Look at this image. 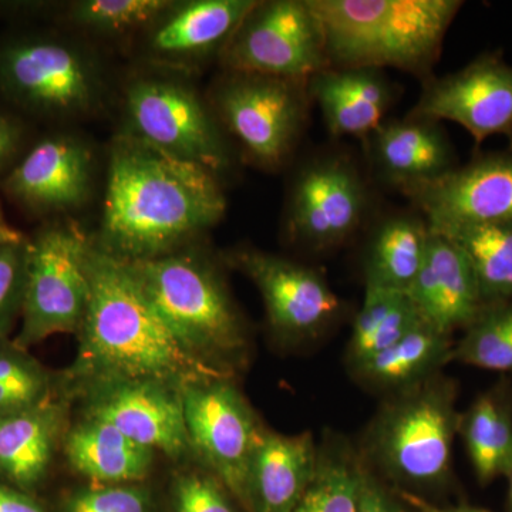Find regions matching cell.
Segmentation results:
<instances>
[{"label":"cell","mask_w":512,"mask_h":512,"mask_svg":"<svg viewBox=\"0 0 512 512\" xmlns=\"http://www.w3.org/2000/svg\"><path fill=\"white\" fill-rule=\"evenodd\" d=\"M436 232L467 256L484 306L512 301V221L458 225Z\"/></svg>","instance_id":"29"},{"label":"cell","mask_w":512,"mask_h":512,"mask_svg":"<svg viewBox=\"0 0 512 512\" xmlns=\"http://www.w3.org/2000/svg\"><path fill=\"white\" fill-rule=\"evenodd\" d=\"M28 239L25 234L10 225L5 212H3L2 205H0V245L15 244V242H22Z\"/></svg>","instance_id":"41"},{"label":"cell","mask_w":512,"mask_h":512,"mask_svg":"<svg viewBox=\"0 0 512 512\" xmlns=\"http://www.w3.org/2000/svg\"><path fill=\"white\" fill-rule=\"evenodd\" d=\"M407 296L424 322L451 336L470 326L484 308L467 256L446 235L431 229L426 258Z\"/></svg>","instance_id":"20"},{"label":"cell","mask_w":512,"mask_h":512,"mask_svg":"<svg viewBox=\"0 0 512 512\" xmlns=\"http://www.w3.org/2000/svg\"><path fill=\"white\" fill-rule=\"evenodd\" d=\"M409 114L456 123L476 147L495 136L512 141V66L500 52H487L457 72L433 76Z\"/></svg>","instance_id":"16"},{"label":"cell","mask_w":512,"mask_h":512,"mask_svg":"<svg viewBox=\"0 0 512 512\" xmlns=\"http://www.w3.org/2000/svg\"><path fill=\"white\" fill-rule=\"evenodd\" d=\"M451 335L420 322L399 342L352 367L359 382L390 394L403 392L439 375L453 356Z\"/></svg>","instance_id":"25"},{"label":"cell","mask_w":512,"mask_h":512,"mask_svg":"<svg viewBox=\"0 0 512 512\" xmlns=\"http://www.w3.org/2000/svg\"><path fill=\"white\" fill-rule=\"evenodd\" d=\"M365 141L376 174L403 195L440 180L458 165L439 121L412 114L384 120Z\"/></svg>","instance_id":"19"},{"label":"cell","mask_w":512,"mask_h":512,"mask_svg":"<svg viewBox=\"0 0 512 512\" xmlns=\"http://www.w3.org/2000/svg\"><path fill=\"white\" fill-rule=\"evenodd\" d=\"M218 64L221 70L301 80L330 67L322 25L309 0H255Z\"/></svg>","instance_id":"10"},{"label":"cell","mask_w":512,"mask_h":512,"mask_svg":"<svg viewBox=\"0 0 512 512\" xmlns=\"http://www.w3.org/2000/svg\"><path fill=\"white\" fill-rule=\"evenodd\" d=\"M357 512H402L387 497L382 487L366 473L363 483L362 497H360L359 511Z\"/></svg>","instance_id":"38"},{"label":"cell","mask_w":512,"mask_h":512,"mask_svg":"<svg viewBox=\"0 0 512 512\" xmlns=\"http://www.w3.org/2000/svg\"><path fill=\"white\" fill-rule=\"evenodd\" d=\"M99 157L90 138L69 130L47 133L0 178V190L32 217L72 218L96 192Z\"/></svg>","instance_id":"11"},{"label":"cell","mask_w":512,"mask_h":512,"mask_svg":"<svg viewBox=\"0 0 512 512\" xmlns=\"http://www.w3.org/2000/svg\"><path fill=\"white\" fill-rule=\"evenodd\" d=\"M322 25L330 67L396 69L433 77L460 0H309Z\"/></svg>","instance_id":"4"},{"label":"cell","mask_w":512,"mask_h":512,"mask_svg":"<svg viewBox=\"0 0 512 512\" xmlns=\"http://www.w3.org/2000/svg\"><path fill=\"white\" fill-rule=\"evenodd\" d=\"M62 407L55 400L0 419V477L29 493L42 483L62 430Z\"/></svg>","instance_id":"23"},{"label":"cell","mask_w":512,"mask_h":512,"mask_svg":"<svg viewBox=\"0 0 512 512\" xmlns=\"http://www.w3.org/2000/svg\"><path fill=\"white\" fill-rule=\"evenodd\" d=\"M183 403L191 451L248 511L249 470L266 431L261 420L229 377L187 387Z\"/></svg>","instance_id":"12"},{"label":"cell","mask_w":512,"mask_h":512,"mask_svg":"<svg viewBox=\"0 0 512 512\" xmlns=\"http://www.w3.org/2000/svg\"><path fill=\"white\" fill-rule=\"evenodd\" d=\"M53 400V380L45 367L13 342H0V419Z\"/></svg>","instance_id":"33"},{"label":"cell","mask_w":512,"mask_h":512,"mask_svg":"<svg viewBox=\"0 0 512 512\" xmlns=\"http://www.w3.org/2000/svg\"><path fill=\"white\" fill-rule=\"evenodd\" d=\"M225 259L256 286L269 326L282 339L319 338L338 316V296L315 269L254 247L232 249Z\"/></svg>","instance_id":"15"},{"label":"cell","mask_w":512,"mask_h":512,"mask_svg":"<svg viewBox=\"0 0 512 512\" xmlns=\"http://www.w3.org/2000/svg\"><path fill=\"white\" fill-rule=\"evenodd\" d=\"M28 239L0 245V342L22 316L28 269Z\"/></svg>","instance_id":"34"},{"label":"cell","mask_w":512,"mask_h":512,"mask_svg":"<svg viewBox=\"0 0 512 512\" xmlns=\"http://www.w3.org/2000/svg\"><path fill=\"white\" fill-rule=\"evenodd\" d=\"M349 451H319L318 468L292 512H357L366 471Z\"/></svg>","instance_id":"31"},{"label":"cell","mask_w":512,"mask_h":512,"mask_svg":"<svg viewBox=\"0 0 512 512\" xmlns=\"http://www.w3.org/2000/svg\"><path fill=\"white\" fill-rule=\"evenodd\" d=\"M26 127L18 114L0 107V178L25 153Z\"/></svg>","instance_id":"37"},{"label":"cell","mask_w":512,"mask_h":512,"mask_svg":"<svg viewBox=\"0 0 512 512\" xmlns=\"http://www.w3.org/2000/svg\"><path fill=\"white\" fill-rule=\"evenodd\" d=\"M460 414L457 384L440 373L394 393L367 430V460L396 483H443L450 476Z\"/></svg>","instance_id":"7"},{"label":"cell","mask_w":512,"mask_h":512,"mask_svg":"<svg viewBox=\"0 0 512 512\" xmlns=\"http://www.w3.org/2000/svg\"><path fill=\"white\" fill-rule=\"evenodd\" d=\"M311 433L296 436L265 431L249 470L248 512H292L318 468Z\"/></svg>","instance_id":"22"},{"label":"cell","mask_w":512,"mask_h":512,"mask_svg":"<svg viewBox=\"0 0 512 512\" xmlns=\"http://www.w3.org/2000/svg\"><path fill=\"white\" fill-rule=\"evenodd\" d=\"M175 512H235L217 477L187 473L174 484Z\"/></svg>","instance_id":"36"},{"label":"cell","mask_w":512,"mask_h":512,"mask_svg":"<svg viewBox=\"0 0 512 512\" xmlns=\"http://www.w3.org/2000/svg\"><path fill=\"white\" fill-rule=\"evenodd\" d=\"M86 417L109 423L148 450L178 458L191 451L183 392L147 380L90 384Z\"/></svg>","instance_id":"18"},{"label":"cell","mask_w":512,"mask_h":512,"mask_svg":"<svg viewBox=\"0 0 512 512\" xmlns=\"http://www.w3.org/2000/svg\"><path fill=\"white\" fill-rule=\"evenodd\" d=\"M309 93L322 111L329 134L360 140L383 123L396 96L383 70L335 67L312 76Z\"/></svg>","instance_id":"21"},{"label":"cell","mask_w":512,"mask_h":512,"mask_svg":"<svg viewBox=\"0 0 512 512\" xmlns=\"http://www.w3.org/2000/svg\"><path fill=\"white\" fill-rule=\"evenodd\" d=\"M64 453L70 466L96 484H136L153 466L154 453L138 446L109 423L86 417L67 433Z\"/></svg>","instance_id":"24"},{"label":"cell","mask_w":512,"mask_h":512,"mask_svg":"<svg viewBox=\"0 0 512 512\" xmlns=\"http://www.w3.org/2000/svg\"><path fill=\"white\" fill-rule=\"evenodd\" d=\"M63 512H151V497L136 484L100 485L70 495Z\"/></svg>","instance_id":"35"},{"label":"cell","mask_w":512,"mask_h":512,"mask_svg":"<svg viewBox=\"0 0 512 512\" xmlns=\"http://www.w3.org/2000/svg\"><path fill=\"white\" fill-rule=\"evenodd\" d=\"M92 235L73 218L46 221L28 242L25 298L15 343L28 350L59 333H79L90 301Z\"/></svg>","instance_id":"9"},{"label":"cell","mask_w":512,"mask_h":512,"mask_svg":"<svg viewBox=\"0 0 512 512\" xmlns=\"http://www.w3.org/2000/svg\"><path fill=\"white\" fill-rule=\"evenodd\" d=\"M508 510L512 512V467L510 473H508Z\"/></svg>","instance_id":"42"},{"label":"cell","mask_w":512,"mask_h":512,"mask_svg":"<svg viewBox=\"0 0 512 512\" xmlns=\"http://www.w3.org/2000/svg\"><path fill=\"white\" fill-rule=\"evenodd\" d=\"M117 89L100 46L52 25L0 36V97L25 116L70 124L101 116Z\"/></svg>","instance_id":"3"},{"label":"cell","mask_w":512,"mask_h":512,"mask_svg":"<svg viewBox=\"0 0 512 512\" xmlns=\"http://www.w3.org/2000/svg\"><path fill=\"white\" fill-rule=\"evenodd\" d=\"M400 495L407 504L413 505L417 511L420 512H488L484 510H477V508H453V510H443V508L436 507L424 501L423 498L417 497L409 491H400Z\"/></svg>","instance_id":"40"},{"label":"cell","mask_w":512,"mask_h":512,"mask_svg":"<svg viewBox=\"0 0 512 512\" xmlns=\"http://www.w3.org/2000/svg\"><path fill=\"white\" fill-rule=\"evenodd\" d=\"M94 244L121 261L188 247L227 214L224 185L201 165L116 134Z\"/></svg>","instance_id":"1"},{"label":"cell","mask_w":512,"mask_h":512,"mask_svg":"<svg viewBox=\"0 0 512 512\" xmlns=\"http://www.w3.org/2000/svg\"><path fill=\"white\" fill-rule=\"evenodd\" d=\"M367 204L365 180L348 157L312 158L293 175L286 198V232L312 251L340 247L362 225Z\"/></svg>","instance_id":"13"},{"label":"cell","mask_w":512,"mask_h":512,"mask_svg":"<svg viewBox=\"0 0 512 512\" xmlns=\"http://www.w3.org/2000/svg\"><path fill=\"white\" fill-rule=\"evenodd\" d=\"M433 231L512 221V147L477 154L440 180L406 195Z\"/></svg>","instance_id":"17"},{"label":"cell","mask_w":512,"mask_h":512,"mask_svg":"<svg viewBox=\"0 0 512 512\" xmlns=\"http://www.w3.org/2000/svg\"><path fill=\"white\" fill-rule=\"evenodd\" d=\"M90 301L74 377L90 384L147 380L184 392L194 384L231 377L191 352L141 291L126 262L90 242Z\"/></svg>","instance_id":"2"},{"label":"cell","mask_w":512,"mask_h":512,"mask_svg":"<svg viewBox=\"0 0 512 512\" xmlns=\"http://www.w3.org/2000/svg\"><path fill=\"white\" fill-rule=\"evenodd\" d=\"M119 131L224 177L234 146L190 74L136 64L117 89Z\"/></svg>","instance_id":"6"},{"label":"cell","mask_w":512,"mask_h":512,"mask_svg":"<svg viewBox=\"0 0 512 512\" xmlns=\"http://www.w3.org/2000/svg\"><path fill=\"white\" fill-rule=\"evenodd\" d=\"M0 512H45L28 493L0 480Z\"/></svg>","instance_id":"39"},{"label":"cell","mask_w":512,"mask_h":512,"mask_svg":"<svg viewBox=\"0 0 512 512\" xmlns=\"http://www.w3.org/2000/svg\"><path fill=\"white\" fill-rule=\"evenodd\" d=\"M255 0H168L127 50L134 63L195 76L218 63Z\"/></svg>","instance_id":"14"},{"label":"cell","mask_w":512,"mask_h":512,"mask_svg":"<svg viewBox=\"0 0 512 512\" xmlns=\"http://www.w3.org/2000/svg\"><path fill=\"white\" fill-rule=\"evenodd\" d=\"M207 99L231 143L259 170H282L309 120V80L221 70Z\"/></svg>","instance_id":"8"},{"label":"cell","mask_w":512,"mask_h":512,"mask_svg":"<svg viewBox=\"0 0 512 512\" xmlns=\"http://www.w3.org/2000/svg\"><path fill=\"white\" fill-rule=\"evenodd\" d=\"M458 434L481 484L507 477L512 467V389L498 384L460 414Z\"/></svg>","instance_id":"26"},{"label":"cell","mask_w":512,"mask_h":512,"mask_svg":"<svg viewBox=\"0 0 512 512\" xmlns=\"http://www.w3.org/2000/svg\"><path fill=\"white\" fill-rule=\"evenodd\" d=\"M429 237L423 217L396 215L384 220L367 248L365 285L407 295L423 266Z\"/></svg>","instance_id":"27"},{"label":"cell","mask_w":512,"mask_h":512,"mask_svg":"<svg viewBox=\"0 0 512 512\" xmlns=\"http://www.w3.org/2000/svg\"><path fill=\"white\" fill-rule=\"evenodd\" d=\"M168 0H69L56 2L52 26L70 30L94 45L128 43L167 5Z\"/></svg>","instance_id":"28"},{"label":"cell","mask_w":512,"mask_h":512,"mask_svg":"<svg viewBox=\"0 0 512 512\" xmlns=\"http://www.w3.org/2000/svg\"><path fill=\"white\" fill-rule=\"evenodd\" d=\"M423 322L406 293L365 285V298L350 335L348 356L352 367L389 349Z\"/></svg>","instance_id":"30"},{"label":"cell","mask_w":512,"mask_h":512,"mask_svg":"<svg viewBox=\"0 0 512 512\" xmlns=\"http://www.w3.org/2000/svg\"><path fill=\"white\" fill-rule=\"evenodd\" d=\"M451 360L488 372L512 373V301L485 305L454 343Z\"/></svg>","instance_id":"32"},{"label":"cell","mask_w":512,"mask_h":512,"mask_svg":"<svg viewBox=\"0 0 512 512\" xmlns=\"http://www.w3.org/2000/svg\"><path fill=\"white\" fill-rule=\"evenodd\" d=\"M191 245L124 262L175 336L231 375L248 349L247 326L217 266Z\"/></svg>","instance_id":"5"}]
</instances>
